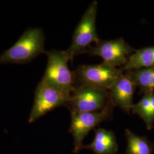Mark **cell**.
I'll list each match as a JSON object with an SVG mask.
<instances>
[{"label": "cell", "mask_w": 154, "mask_h": 154, "mask_svg": "<svg viewBox=\"0 0 154 154\" xmlns=\"http://www.w3.org/2000/svg\"><path fill=\"white\" fill-rule=\"evenodd\" d=\"M44 33L41 28L25 30L16 42L0 55V63H27L46 53Z\"/></svg>", "instance_id": "cell-1"}, {"label": "cell", "mask_w": 154, "mask_h": 154, "mask_svg": "<svg viewBox=\"0 0 154 154\" xmlns=\"http://www.w3.org/2000/svg\"><path fill=\"white\" fill-rule=\"evenodd\" d=\"M45 54L48 62L41 81L71 95L75 88L74 74L69 68L68 62L70 60L67 51L52 50Z\"/></svg>", "instance_id": "cell-2"}, {"label": "cell", "mask_w": 154, "mask_h": 154, "mask_svg": "<svg viewBox=\"0 0 154 154\" xmlns=\"http://www.w3.org/2000/svg\"><path fill=\"white\" fill-rule=\"evenodd\" d=\"M75 87H92L109 90L124 74L121 69L105 62L97 65H82L74 71Z\"/></svg>", "instance_id": "cell-3"}, {"label": "cell", "mask_w": 154, "mask_h": 154, "mask_svg": "<svg viewBox=\"0 0 154 154\" xmlns=\"http://www.w3.org/2000/svg\"><path fill=\"white\" fill-rule=\"evenodd\" d=\"M97 10L98 2L93 1L88 5L74 30L71 45L66 50L72 63L75 57L86 53L92 43L96 44L100 41L96 27Z\"/></svg>", "instance_id": "cell-4"}, {"label": "cell", "mask_w": 154, "mask_h": 154, "mask_svg": "<svg viewBox=\"0 0 154 154\" xmlns=\"http://www.w3.org/2000/svg\"><path fill=\"white\" fill-rule=\"evenodd\" d=\"M115 106L111 99L105 107L97 112L72 111L71 125L69 128L74 139V152L77 154L82 149L83 140L89 132L103 122L112 118Z\"/></svg>", "instance_id": "cell-5"}, {"label": "cell", "mask_w": 154, "mask_h": 154, "mask_svg": "<svg viewBox=\"0 0 154 154\" xmlns=\"http://www.w3.org/2000/svg\"><path fill=\"white\" fill-rule=\"evenodd\" d=\"M70 95L41 81L35 90L34 103L28 122L32 123L56 108L66 106Z\"/></svg>", "instance_id": "cell-6"}, {"label": "cell", "mask_w": 154, "mask_h": 154, "mask_svg": "<svg viewBox=\"0 0 154 154\" xmlns=\"http://www.w3.org/2000/svg\"><path fill=\"white\" fill-rule=\"evenodd\" d=\"M136 50L127 44L123 38L101 40L91 46L86 53L90 56H98L103 60V62L110 66L122 68L125 66L128 58Z\"/></svg>", "instance_id": "cell-7"}, {"label": "cell", "mask_w": 154, "mask_h": 154, "mask_svg": "<svg viewBox=\"0 0 154 154\" xmlns=\"http://www.w3.org/2000/svg\"><path fill=\"white\" fill-rule=\"evenodd\" d=\"M110 99L108 90L92 87H75L66 107L70 112H97Z\"/></svg>", "instance_id": "cell-8"}, {"label": "cell", "mask_w": 154, "mask_h": 154, "mask_svg": "<svg viewBox=\"0 0 154 154\" xmlns=\"http://www.w3.org/2000/svg\"><path fill=\"white\" fill-rule=\"evenodd\" d=\"M137 88L129 72H125L109 91L110 99L115 106L130 113L135 91Z\"/></svg>", "instance_id": "cell-9"}, {"label": "cell", "mask_w": 154, "mask_h": 154, "mask_svg": "<svg viewBox=\"0 0 154 154\" xmlns=\"http://www.w3.org/2000/svg\"><path fill=\"white\" fill-rule=\"evenodd\" d=\"M93 142L88 145H83V149L93 151L95 154H116L118 150L116 135L113 131L105 128L94 129Z\"/></svg>", "instance_id": "cell-10"}, {"label": "cell", "mask_w": 154, "mask_h": 154, "mask_svg": "<svg viewBox=\"0 0 154 154\" xmlns=\"http://www.w3.org/2000/svg\"><path fill=\"white\" fill-rule=\"evenodd\" d=\"M154 66V46L136 50L121 69L123 72Z\"/></svg>", "instance_id": "cell-11"}, {"label": "cell", "mask_w": 154, "mask_h": 154, "mask_svg": "<svg viewBox=\"0 0 154 154\" xmlns=\"http://www.w3.org/2000/svg\"><path fill=\"white\" fill-rule=\"evenodd\" d=\"M131 111L144 122L148 130H152L154 122V91L144 94L140 101L133 105Z\"/></svg>", "instance_id": "cell-12"}, {"label": "cell", "mask_w": 154, "mask_h": 154, "mask_svg": "<svg viewBox=\"0 0 154 154\" xmlns=\"http://www.w3.org/2000/svg\"><path fill=\"white\" fill-rule=\"evenodd\" d=\"M127 146L125 154H153L154 143L145 136H140L128 129L125 130Z\"/></svg>", "instance_id": "cell-13"}, {"label": "cell", "mask_w": 154, "mask_h": 154, "mask_svg": "<svg viewBox=\"0 0 154 154\" xmlns=\"http://www.w3.org/2000/svg\"><path fill=\"white\" fill-rule=\"evenodd\" d=\"M128 72L139 88V94L154 91V66Z\"/></svg>", "instance_id": "cell-14"}]
</instances>
